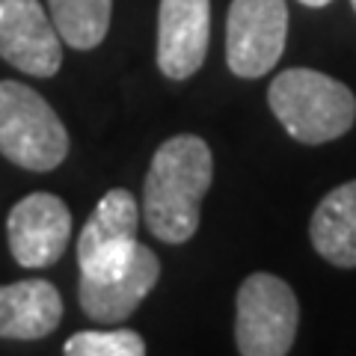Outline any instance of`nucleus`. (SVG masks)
<instances>
[{"mask_svg":"<svg viewBox=\"0 0 356 356\" xmlns=\"http://www.w3.org/2000/svg\"><path fill=\"white\" fill-rule=\"evenodd\" d=\"M214 181V154L196 134L170 137L154 152L143 184V220L163 243H187L199 229V208Z\"/></svg>","mask_w":356,"mask_h":356,"instance_id":"nucleus-1","label":"nucleus"},{"mask_svg":"<svg viewBox=\"0 0 356 356\" xmlns=\"http://www.w3.org/2000/svg\"><path fill=\"white\" fill-rule=\"evenodd\" d=\"M267 104L280 125L306 146L339 140L356 122L353 92L315 69H285L276 74L267 89Z\"/></svg>","mask_w":356,"mask_h":356,"instance_id":"nucleus-2","label":"nucleus"},{"mask_svg":"<svg viewBox=\"0 0 356 356\" xmlns=\"http://www.w3.org/2000/svg\"><path fill=\"white\" fill-rule=\"evenodd\" d=\"M0 154L30 172L57 170L69 154L65 125L27 83L0 81Z\"/></svg>","mask_w":356,"mask_h":356,"instance_id":"nucleus-3","label":"nucleus"},{"mask_svg":"<svg viewBox=\"0 0 356 356\" xmlns=\"http://www.w3.org/2000/svg\"><path fill=\"white\" fill-rule=\"evenodd\" d=\"M300 306L291 285L273 273H252L235 297V344L243 356H285L297 339Z\"/></svg>","mask_w":356,"mask_h":356,"instance_id":"nucleus-4","label":"nucleus"},{"mask_svg":"<svg viewBox=\"0 0 356 356\" xmlns=\"http://www.w3.org/2000/svg\"><path fill=\"white\" fill-rule=\"evenodd\" d=\"M288 39L285 0H232L226 15V63L232 74L255 81L280 63Z\"/></svg>","mask_w":356,"mask_h":356,"instance_id":"nucleus-5","label":"nucleus"},{"mask_svg":"<svg viewBox=\"0 0 356 356\" xmlns=\"http://www.w3.org/2000/svg\"><path fill=\"white\" fill-rule=\"evenodd\" d=\"M140 205L131 191L113 187L89 214L77 238V264L86 276H107L125 264L137 250Z\"/></svg>","mask_w":356,"mask_h":356,"instance_id":"nucleus-6","label":"nucleus"},{"mask_svg":"<svg viewBox=\"0 0 356 356\" xmlns=\"http://www.w3.org/2000/svg\"><path fill=\"white\" fill-rule=\"evenodd\" d=\"M0 60L30 77H54L63 39L39 0H0Z\"/></svg>","mask_w":356,"mask_h":356,"instance_id":"nucleus-7","label":"nucleus"},{"mask_svg":"<svg viewBox=\"0 0 356 356\" xmlns=\"http://www.w3.org/2000/svg\"><path fill=\"white\" fill-rule=\"evenodd\" d=\"M13 259L27 270H42L60 261L72 238V214L54 193H30L6 217Z\"/></svg>","mask_w":356,"mask_h":356,"instance_id":"nucleus-8","label":"nucleus"},{"mask_svg":"<svg viewBox=\"0 0 356 356\" xmlns=\"http://www.w3.org/2000/svg\"><path fill=\"white\" fill-rule=\"evenodd\" d=\"M161 280V261L146 243H137L134 255L107 276L81 273L77 282V300L86 318L98 324H119L140 309V303L152 294Z\"/></svg>","mask_w":356,"mask_h":356,"instance_id":"nucleus-9","label":"nucleus"},{"mask_svg":"<svg viewBox=\"0 0 356 356\" xmlns=\"http://www.w3.org/2000/svg\"><path fill=\"white\" fill-rule=\"evenodd\" d=\"M211 42V0H161L158 69L170 81H187L202 69Z\"/></svg>","mask_w":356,"mask_h":356,"instance_id":"nucleus-10","label":"nucleus"},{"mask_svg":"<svg viewBox=\"0 0 356 356\" xmlns=\"http://www.w3.org/2000/svg\"><path fill=\"white\" fill-rule=\"evenodd\" d=\"M63 321V297L48 280L0 285V339L36 341Z\"/></svg>","mask_w":356,"mask_h":356,"instance_id":"nucleus-11","label":"nucleus"},{"mask_svg":"<svg viewBox=\"0 0 356 356\" xmlns=\"http://www.w3.org/2000/svg\"><path fill=\"white\" fill-rule=\"evenodd\" d=\"M309 238L318 255L336 267H356V178L330 191L315 208Z\"/></svg>","mask_w":356,"mask_h":356,"instance_id":"nucleus-12","label":"nucleus"},{"mask_svg":"<svg viewBox=\"0 0 356 356\" xmlns=\"http://www.w3.org/2000/svg\"><path fill=\"white\" fill-rule=\"evenodd\" d=\"M48 15L65 44L74 51H92L110 30L113 0H48Z\"/></svg>","mask_w":356,"mask_h":356,"instance_id":"nucleus-13","label":"nucleus"},{"mask_svg":"<svg viewBox=\"0 0 356 356\" xmlns=\"http://www.w3.org/2000/svg\"><path fill=\"white\" fill-rule=\"evenodd\" d=\"M65 356H143L146 341L134 330H83L65 341Z\"/></svg>","mask_w":356,"mask_h":356,"instance_id":"nucleus-14","label":"nucleus"},{"mask_svg":"<svg viewBox=\"0 0 356 356\" xmlns=\"http://www.w3.org/2000/svg\"><path fill=\"white\" fill-rule=\"evenodd\" d=\"M303 6H312V9H321V6H327L330 0H300Z\"/></svg>","mask_w":356,"mask_h":356,"instance_id":"nucleus-15","label":"nucleus"},{"mask_svg":"<svg viewBox=\"0 0 356 356\" xmlns=\"http://www.w3.org/2000/svg\"><path fill=\"white\" fill-rule=\"evenodd\" d=\"M350 3H353V9H356V0H350Z\"/></svg>","mask_w":356,"mask_h":356,"instance_id":"nucleus-16","label":"nucleus"}]
</instances>
